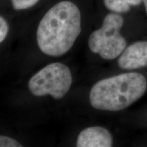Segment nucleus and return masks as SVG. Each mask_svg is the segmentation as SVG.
I'll return each instance as SVG.
<instances>
[{"label": "nucleus", "instance_id": "obj_7", "mask_svg": "<svg viewBox=\"0 0 147 147\" xmlns=\"http://www.w3.org/2000/svg\"><path fill=\"white\" fill-rule=\"evenodd\" d=\"M143 0H104V5L108 10L115 13H126L131 6H136Z\"/></svg>", "mask_w": 147, "mask_h": 147}, {"label": "nucleus", "instance_id": "obj_9", "mask_svg": "<svg viewBox=\"0 0 147 147\" xmlns=\"http://www.w3.org/2000/svg\"><path fill=\"white\" fill-rule=\"evenodd\" d=\"M0 146L1 147H21L22 145L16 140L5 136H0Z\"/></svg>", "mask_w": 147, "mask_h": 147}, {"label": "nucleus", "instance_id": "obj_8", "mask_svg": "<svg viewBox=\"0 0 147 147\" xmlns=\"http://www.w3.org/2000/svg\"><path fill=\"white\" fill-rule=\"evenodd\" d=\"M11 1L14 10H21L34 6L39 0H11Z\"/></svg>", "mask_w": 147, "mask_h": 147}, {"label": "nucleus", "instance_id": "obj_11", "mask_svg": "<svg viewBox=\"0 0 147 147\" xmlns=\"http://www.w3.org/2000/svg\"><path fill=\"white\" fill-rule=\"evenodd\" d=\"M143 2H144V3L145 9H146V12L147 13V0H143Z\"/></svg>", "mask_w": 147, "mask_h": 147}, {"label": "nucleus", "instance_id": "obj_2", "mask_svg": "<svg viewBox=\"0 0 147 147\" xmlns=\"http://www.w3.org/2000/svg\"><path fill=\"white\" fill-rule=\"evenodd\" d=\"M146 88V79L143 75L122 74L95 83L90 91V103L97 110L119 111L142 97Z\"/></svg>", "mask_w": 147, "mask_h": 147}, {"label": "nucleus", "instance_id": "obj_4", "mask_svg": "<svg viewBox=\"0 0 147 147\" xmlns=\"http://www.w3.org/2000/svg\"><path fill=\"white\" fill-rule=\"evenodd\" d=\"M71 83L72 76L69 67L63 63H53L34 74L29 80L28 87L35 96L50 95L59 100L68 92Z\"/></svg>", "mask_w": 147, "mask_h": 147}, {"label": "nucleus", "instance_id": "obj_10", "mask_svg": "<svg viewBox=\"0 0 147 147\" xmlns=\"http://www.w3.org/2000/svg\"><path fill=\"white\" fill-rule=\"evenodd\" d=\"M8 33V25L3 16L0 17V42H2Z\"/></svg>", "mask_w": 147, "mask_h": 147}, {"label": "nucleus", "instance_id": "obj_6", "mask_svg": "<svg viewBox=\"0 0 147 147\" xmlns=\"http://www.w3.org/2000/svg\"><path fill=\"white\" fill-rule=\"evenodd\" d=\"M113 136L107 129L102 127H91L79 134L76 142L78 147H110Z\"/></svg>", "mask_w": 147, "mask_h": 147}, {"label": "nucleus", "instance_id": "obj_3", "mask_svg": "<svg viewBox=\"0 0 147 147\" xmlns=\"http://www.w3.org/2000/svg\"><path fill=\"white\" fill-rule=\"evenodd\" d=\"M123 18L117 13L108 14L100 29L93 32L89 39V49L104 59H115L126 49L127 42L120 34Z\"/></svg>", "mask_w": 147, "mask_h": 147}, {"label": "nucleus", "instance_id": "obj_5", "mask_svg": "<svg viewBox=\"0 0 147 147\" xmlns=\"http://www.w3.org/2000/svg\"><path fill=\"white\" fill-rule=\"evenodd\" d=\"M118 65L124 69H135L147 66V41L129 45L121 53Z\"/></svg>", "mask_w": 147, "mask_h": 147}, {"label": "nucleus", "instance_id": "obj_1", "mask_svg": "<svg viewBox=\"0 0 147 147\" xmlns=\"http://www.w3.org/2000/svg\"><path fill=\"white\" fill-rule=\"evenodd\" d=\"M81 32L79 9L69 1L59 2L45 14L37 30V42L45 54L59 57L71 49Z\"/></svg>", "mask_w": 147, "mask_h": 147}]
</instances>
